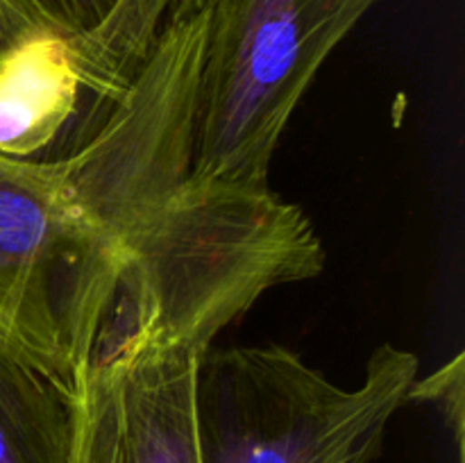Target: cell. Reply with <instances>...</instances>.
Segmentation results:
<instances>
[{
  "mask_svg": "<svg viewBox=\"0 0 465 463\" xmlns=\"http://www.w3.org/2000/svg\"><path fill=\"white\" fill-rule=\"evenodd\" d=\"M204 3L177 0L98 134L57 159L0 153V345L73 390L94 348L163 336L212 348L325 250L272 189L191 182Z\"/></svg>",
  "mask_w": 465,
  "mask_h": 463,
  "instance_id": "obj_1",
  "label": "cell"
},
{
  "mask_svg": "<svg viewBox=\"0 0 465 463\" xmlns=\"http://www.w3.org/2000/svg\"><path fill=\"white\" fill-rule=\"evenodd\" d=\"M418 370L381 343L343 389L286 345H212L195 377L200 463H375Z\"/></svg>",
  "mask_w": 465,
  "mask_h": 463,
  "instance_id": "obj_2",
  "label": "cell"
},
{
  "mask_svg": "<svg viewBox=\"0 0 465 463\" xmlns=\"http://www.w3.org/2000/svg\"><path fill=\"white\" fill-rule=\"evenodd\" d=\"M191 182L271 189L272 154L325 59L377 0H203Z\"/></svg>",
  "mask_w": 465,
  "mask_h": 463,
  "instance_id": "obj_3",
  "label": "cell"
},
{
  "mask_svg": "<svg viewBox=\"0 0 465 463\" xmlns=\"http://www.w3.org/2000/svg\"><path fill=\"white\" fill-rule=\"evenodd\" d=\"M209 348L127 336L73 377L71 463H200L195 377Z\"/></svg>",
  "mask_w": 465,
  "mask_h": 463,
  "instance_id": "obj_4",
  "label": "cell"
},
{
  "mask_svg": "<svg viewBox=\"0 0 465 463\" xmlns=\"http://www.w3.org/2000/svg\"><path fill=\"white\" fill-rule=\"evenodd\" d=\"M73 390L0 345V463H71Z\"/></svg>",
  "mask_w": 465,
  "mask_h": 463,
  "instance_id": "obj_5",
  "label": "cell"
},
{
  "mask_svg": "<svg viewBox=\"0 0 465 463\" xmlns=\"http://www.w3.org/2000/svg\"><path fill=\"white\" fill-rule=\"evenodd\" d=\"M175 3L177 0H118L107 21L94 30V41L114 62L125 66L141 64Z\"/></svg>",
  "mask_w": 465,
  "mask_h": 463,
  "instance_id": "obj_6",
  "label": "cell"
},
{
  "mask_svg": "<svg viewBox=\"0 0 465 463\" xmlns=\"http://www.w3.org/2000/svg\"><path fill=\"white\" fill-rule=\"evenodd\" d=\"M465 354L459 352L450 363L440 366L430 377H416L409 390L407 404H431L443 416L452 434L457 463H463V418H465Z\"/></svg>",
  "mask_w": 465,
  "mask_h": 463,
  "instance_id": "obj_7",
  "label": "cell"
},
{
  "mask_svg": "<svg viewBox=\"0 0 465 463\" xmlns=\"http://www.w3.org/2000/svg\"><path fill=\"white\" fill-rule=\"evenodd\" d=\"M66 34L36 0H0V73L35 41Z\"/></svg>",
  "mask_w": 465,
  "mask_h": 463,
  "instance_id": "obj_8",
  "label": "cell"
},
{
  "mask_svg": "<svg viewBox=\"0 0 465 463\" xmlns=\"http://www.w3.org/2000/svg\"><path fill=\"white\" fill-rule=\"evenodd\" d=\"M66 34H89L103 25L118 0H36Z\"/></svg>",
  "mask_w": 465,
  "mask_h": 463,
  "instance_id": "obj_9",
  "label": "cell"
}]
</instances>
